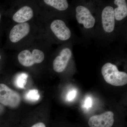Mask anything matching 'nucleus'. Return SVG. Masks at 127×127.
I'll return each mask as SVG.
<instances>
[{"instance_id": "15", "label": "nucleus", "mask_w": 127, "mask_h": 127, "mask_svg": "<svg viewBox=\"0 0 127 127\" xmlns=\"http://www.w3.org/2000/svg\"><path fill=\"white\" fill-rule=\"evenodd\" d=\"M77 92L75 90L71 91L68 93L67 96V99L68 101H71L73 100L76 95Z\"/></svg>"}, {"instance_id": "6", "label": "nucleus", "mask_w": 127, "mask_h": 127, "mask_svg": "<svg viewBox=\"0 0 127 127\" xmlns=\"http://www.w3.org/2000/svg\"><path fill=\"white\" fill-rule=\"evenodd\" d=\"M51 30L56 36L62 41L67 40L71 35L70 30L63 21L56 20L52 22Z\"/></svg>"}, {"instance_id": "13", "label": "nucleus", "mask_w": 127, "mask_h": 127, "mask_svg": "<svg viewBox=\"0 0 127 127\" xmlns=\"http://www.w3.org/2000/svg\"><path fill=\"white\" fill-rule=\"evenodd\" d=\"M28 75L26 73H22L18 74L16 77L14 84L16 87L20 89L25 88V86L27 82Z\"/></svg>"}, {"instance_id": "7", "label": "nucleus", "mask_w": 127, "mask_h": 127, "mask_svg": "<svg viewBox=\"0 0 127 127\" xmlns=\"http://www.w3.org/2000/svg\"><path fill=\"white\" fill-rule=\"evenodd\" d=\"M72 53L70 48H65L61 51L53 62V68L57 72H63L65 69L71 57Z\"/></svg>"}, {"instance_id": "19", "label": "nucleus", "mask_w": 127, "mask_h": 127, "mask_svg": "<svg viewBox=\"0 0 127 127\" xmlns=\"http://www.w3.org/2000/svg\"><path fill=\"white\" fill-rule=\"evenodd\" d=\"M1 57L0 55V59H1Z\"/></svg>"}, {"instance_id": "17", "label": "nucleus", "mask_w": 127, "mask_h": 127, "mask_svg": "<svg viewBox=\"0 0 127 127\" xmlns=\"http://www.w3.org/2000/svg\"><path fill=\"white\" fill-rule=\"evenodd\" d=\"M4 110V108L2 104H0V115L2 114Z\"/></svg>"}, {"instance_id": "16", "label": "nucleus", "mask_w": 127, "mask_h": 127, "mask_svg": "<svg viewBox=\"0 0 127 127\" xmlns=\"http://www.w3.org/2000/svg\"><path fill=\"white\" fill-rule=\"evenodd\" d=\"M92 105V98L90 97L87 98L84 103V107L87 109H88L89 108H91Z\"/></svg>"}, {"instance_id": "5", "label": "nucleus", "mask_w": 127, "mask_h": 127, "mask_svg": "<svg viewBox=\"0 0 127 127\" xmlns=\"http://www.w3.org/2000/svg\"><path fill=\"white\" fill-rule=\"evenodd\" d=\"M114 114L111 111H107L99 115L91 117L88 121L90 127H111L114 123Z\"/></svg>"}, {"instance_id": "2", "label": "nucleus", "mask_w": 127, "mask_h": 127, "mask_svg": "<svg viewBox=\"0 0 127 127\" xmlns=\"http://www.w3.org/2000/svg\"><path fill=\"white\" fill-rule=\"evenodd\" d=\"M19 94L5 84H0V103L12 108H17L20 104Z\"/></svg>"}, {"instance_id": "12", "label": "nucleus", "mask_w": 127, "mask_h": 127, "mask_svg": "<svg viewBox=\"0 0 127 127\" xmlns=\"http://www.w3.org/2000/svg\"><path fill=\"white\" fill-rule=\"evenodd\" d=\"M43 1L59 11L65 10L68 7V2L66 0H44Z\"/></svg>"}, {"instance_id": "14", "label": "nucleus", "mask_w": 127, "mask_h": 127, "mask_svg": "<svg viewBox=\"0 0 127 127\" xmlns=\"http://www.w3.org/2000/svg\"><path fill=\"white\" fill-rule=\"evenodd\" d=\"M26 100L30 101L35 102L40 99V95L38 90L32 89L28 91L25 95Z\"/></svg>"}, {"instance_id": "3", "label": "nucleus", "mask_w": 127, "mask_h": 127, "mask_svg": "<svg viewBox=\"0 0 127 127\" xmlns=\"http://www.w3.org/2000/svg\"><path fill=\"white\" fill-rule=\"evenodd\" d=\"M45 58V55L42 51L38 49H34L32 52L26 50L22 51L18 56L19 63L22 65L30 67L36 63H40Z\"/></svg>"}, {"instance_id": "18", "label": "nucleus", "mask_w": 127, "mask_h": 127, "mask_svg": "<svg viewBox=\"0 0 127 127\" xmlns=\"http://www.w3.org/2000/svg\"><path fill=\"white\" fill-rule=\"evenodd\" d=\"M0 19H1V15H0Z\"/></svg>"}, {"instance_id": "4", "label": "nucleus", "mask_w": 127, "mask_h": 127, "mask_svg": "<svg viewBox=\"0 0 127 127\" xmlns=\"http://www.w3.org/2000/svg\"><path fill=\"white\" fill-rule=\"evenodd\" d=\"M76 17L79 24H83L86 29L92 28L95 25V18L89 9L82 5L78 6L76 9Z\"/></svg>"}, {"instance_id": "8", "label": "nucleus", "mask_w": 127, "mask_h": 127, "mask_svg": "<svg viewBox=\"0 0 127 127\" xmlns=\"http://www.w3.org/2000/svg\"><path fill=\"white\" fill-rule=\"evenodd\" d=\"M103 28L106 32L111 33L115 28V18L114 9L108 6L103 10L101 15Z\"/></svg>"}, {"instance_id": "11", "label": "nucleus", "mask_w": 127, "mask_h": 127, "mask_svg": "<svg viewBox=\"0 0 127 127\" xmlns=\"http://www.w3.org/2000/svg\"><path fill=\"white\" fill-rule=\"evenodd\" d=\"M114 2L117 6L114 10L115 20L118 21L122 20L127 16V1L115 0Z\"/></svg>"}, {"instance_id": "9", "label": "nucleus", "mask_w": 127, "mask_h": 127, "mask_svg": "<svg viewBox=\"0 0 127 127\" xmlns=\"http://www.w3.org/2000/svg\"><path fill=\"white\" fill-rule=\"evenodd\" d=\"M30 26L29 23H19L14 26L11 29L9 35V38L12 42H18L29 34Z\"/></svg>"}, {"instance_id": "1", "label": "nucleus", "mask_w": 127, "mask_h": 127, "mask_svg": "<svg viewBox=\"0 0 127 127\" xmlns=\"http://www.w3.org/2000/svg\"><path fill=\"white\" fill-rule=\"evenodd\" d=\"M101 73L107 83L115 86H122L127 83V74L118 70L117 66L110 63L103 65Z\"/></svg>"}, {"instance_id": "10", "label": "nucleus", "mask_w": 127, "mask_h": 127, "mask_svg": "<svg viewBox=\"0 0 127 127\" xmlns=\"http://www.w3.org/2000/svg\"><path fill=\"white\" fill-rule=\"evenodd\" d=\"M34 15L32 9L27 6H23L14 14L12 19L17 23H25L31 19Z\"/></svg>"}]
</instances>
